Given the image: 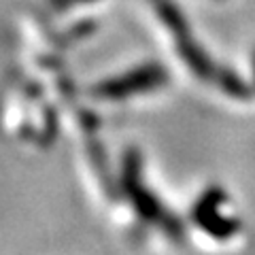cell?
I'll return each mask as SVG.
<instances>
[{
	"label": "cell",
	"instance_id": "cell-1",
	"mask_svg": "<svg viewBox=\"0 0 255 255\" xmlns=\"http://www.w3.org/2000/svg\"><path fill=\"white\" fill-rule=\"evenodd\" d=\"M166 73L162 66H145L138 70H132L124 77H117L113 81L102 83L98 94L107 96V98H122V96H130V94H140L147 90H155V87L166 83Z\"/></svg>",
	"mask_w": 255,
	"mask_h": 255
},
{
	"label": "cell",
	"instance_id": "cell-2",
	"mask_svg": "<svg viewBox=\"0 0 255 255\" xmlns=\"http://www.w3.org/2000/svg\"><path fill=\"white\" fill-rule=\"evenodd\" d=\"M223 200H226L223 191L211 189V191H206L200 200H198L196 209H194L196 223L202 230H206L209 234L217 236V238H228L238 230V226L232 219H228V217H223L221 215V202Z\"/></svg>",
	"mask_w": 255,
	"mask_h": 255
},
{
	"label": "cell",
	"instance_id": "cell-3",
	"mask_svg": "<svg viewBox=\"0 0 255 255\" xmlns=\"http://www.w3.org/2000/svg\"><path fill=\"white\" fill-rule=\"evenodd\" d=\"M124 183H126V191L130 194L132 202H134V209H136L145 219H151L153 223H162V226L168 230V232H172L170 230V223L164 221L168 219L166 217V213L162 211V206H159V202L155 200V196H151L149 191L140 185V179H138V162L136 166H126V177H124Z\"/></svg>",
	"mask_w": 255,
	"mask_h": 255
}]
</instances>
